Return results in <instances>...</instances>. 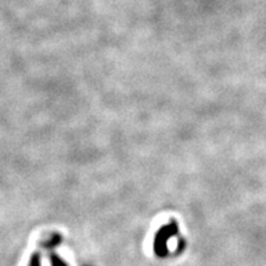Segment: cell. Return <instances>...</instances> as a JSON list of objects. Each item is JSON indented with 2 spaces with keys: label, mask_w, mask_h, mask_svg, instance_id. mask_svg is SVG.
Masks as SVG:
<instances>
[{
  "label": "cell",
  "mask_w": 266,
  "mask_h": 266,
  "mask_svg": "<svg viewBox=\"0 0 266 266\" xmlns=\"http://www.w3.org/2000/svg\"><path fill=\"white\" fill-rule=\"evenodd\" d=\"M50 263L51 266H68V263H66L62 258H60L57 254L50 255Z\"/></svg>",
  "instance_id": "cell-3"
},
{
  "label": "cell",
  "mask_w": 266,
  "mask_h": 266,
  "mask_svg": "<svg viewBox=\"0 0 266 266\" xmlns=\"http://www.w3.org/2000/svg\"><path fill=\"white\" fill-rule=\"evenodd\" d=\"M61 241H62L61 235H59V234H54V235H53V237H51L48 242H45L44 248L45 249H53V248H55L57 244L61 243Z\"/></svg>",
  "instance_id": "cell-2"
},
{
  "label": "cell",
  "mask_w": 266,
  "mask_h": 266,
  "mask_svg": "<svg viewBox=\"0 0 266 266\" xmlns=\"http://www.w3.org/2000/svg\"><path fill=\"white\" fill-rule=\"evenodd\" d=\"M27 266H41L40 253H34V254H31V257H30V261H29V265Z\"/></svg>",
  "instance_id": "cell-4"
},
{
  "label": "cell",
  "mask_w": 266,
  "mask_h": 266,
  "mask_svg": "<svg viewBox=\"0 0 266 266\" xmlns=\"http://www.w3.org/2000/svg\"><path fill=\"white\" fill-rule=\"evenodd\" d=\"M179 233V224L176 220H170L169 223H166L165 226H162L160 230L156 234V238H154V253L160 258H164L166 257L169 253L168 250V241L172 237H175Z\"/></svg>",
  "instance_id": "cell-1"
}]
</instances>
